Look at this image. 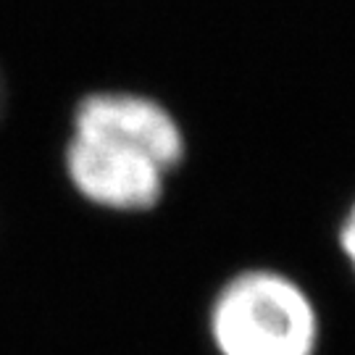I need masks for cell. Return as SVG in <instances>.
<instances>
[{"instance_id": "cell-1", "label": "cell", "mask_w": 355, "mask_h": 355, "mask_svg": "<svg viewBox=\"0 0 355 355\" xmlns=\"http://www.w3.org/2000/svg\"><path fill=\"white\" fill-rule=\"evenodd\" d=\"M184 155V132L164 103L135 89L103 87L71 105L61 171L89 211L145 218L166 203Z\"/></svg>"}, {"instance_id": "cell-2", "label": "cell", "mask_w": 355, "mask_h": 355, "mask_svg": "<svg viewBox=\"0 0 355 355\" xmlns=\"http://www.w3.org/2000/svg\"><path fill=\"white\" fill-rule=\"evenodd\" d=\"M203 334L214 355H316L321 316L300 282L277 268L250 266L211 292Z\"/></svg>"}, {"instance_id": "cell-3", "label": "cell", "mask_w": 355, "mask_h": 355, "mask_svg": "<svg viewBox=\"0 0 355 355\" xmlns=\"http://www.w3.org/2000/svg\"><path fill=\"white\" fill-rule=\"evenodd\" d=\"M340 248H343L345 258L350 261V266L355 271V203L350 208V214L345 216V224L340 229Z\"/></svg>"}]
</instances>
